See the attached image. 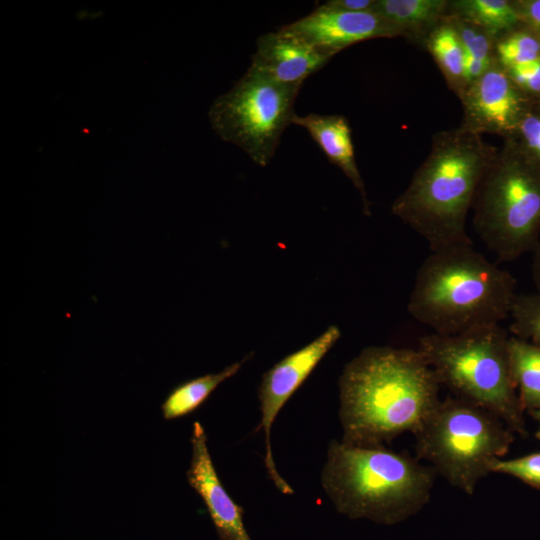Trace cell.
Listing matches in <instances>:
<instances>
[{
  "label": "cell",
  "instance_id": "9",
  "mask_svg": "<svg viewBox=\"0 0 540 540\" xmlns=\"http://www.w3.org/2000/svg\"><path fill=\"white\" fill-rule=\"evenodd\" d=\"M340 336L341 331L337 326H329L312 342L285 356L262 376L258 389L261 420L253 433L260 430L264 433V460L267 473L283 494L291 495L294 491L276 469L270 443L272 425L286 402L309 377Z\"/></svg>",
  "mask_w": 540,
  "mask_h": 540
},
{
  "label": "cell",
  "instance_id": "26",
  "mask_svg": "<svg viewBox=\"0 0 540 540\" xmlns=\"http://www.w3.org/2000/svg\"><path fill=\"white\" fill-rule=\"evenodd\" d=\"M522 23L526 24L540 38V0L512 1Z\"/></svg>",
  "mask_w": 540,
  "mask_h": 540
},
{
  "label": "cell",
  "instance_id": "18",
  "mask_svg": "<svg viewBox=\"0 0 540 540\" xmlns=\"http://www.w3.org/2000/svg\"><path fill=\"white\" fill-rule=\"evenodd\" d=\"M449 14L479 26L495 42L522 23L513 2L508 0H450Z\"/></svg>",
  "mask_w": 540,
  "mask_h": 540
},
{
  "label": "cell",
  "instance_id": "5",
  "mask_svg": "<svg viewBox=\"0 0 540 540\" xmlns=\"http://www.w3.org/2000/svg\"><path fill=\"white\" fill-rule=\"evenodd\" d=\"M508 338L500 324L451 335L432 332L420 338L418 350L440 385L492 412L512 432L525 435L524 410L509 364Z\"/></svg>",
  "mask_w": 540,
  "mask_h": 540
},
{
  "label": "cell",
  "instance_id": "1",
  "mask_svg": "<svg viewBox=\"0 0 540 540\" xmlns=\"http://www.w3.org/2000/svg\"><path fill=\"white\" fill-rule=\"evenodd\" d=\"M439 385L418 348L363 349L339 379L341 441L383 446L404 432L414 434L440 402Z\"/></svg>",
  "mask_w": 540,
  "mask_h": 540
},
{
  "label": "cell",
  "instance_id": "6",
  "mask_svg": "<svg viewBox=\"0 0 540 540\" xmlns=\"http://www.w3.org/2000/svg\"><path fill=\"white\" fill-rule=\"evenodd\" d=\"M475 232L498 259L510 262L540 241V164L515 138L505 139L484 174L472 209Z\"/></svg>",
  "mask_w": 540,
  "mask_h": 540
},
{
  "label": "cell",
  "instance_id": "8",
  "mask_svg": "<svg viewBox=\"0 0 540 540\" xmlns=\"http://www.w3.org/2000/svg\"><path fill=\"white\" fill-rule=\"evenodd\" d=\"M300 88L277 83L248 68L226 93L212 104L209 118L221 139L241 148L256 164L266 167L282 133L295 114Z\"/></svg>",
  "mask_w": 540,
  "mask_h": 540
},
{
  "label": "cell",
  "instance_id": "16",
  "mask_svg": "<svg viewBox=\"0 0 540 540\" xmlns=\"http://www.w3.org/2000/svg\"><path fill=\"white\" fill-rule=\"evenodd\" d=\"M507 348L521 406L535 415L540 411V346L511 335Z\"/></svg>",
  "mask_w": 540,
  "mask_h": 540
},
{
  "label": "cell",
  "instance_id": "30",
  "mask_svg": "<svg viewBox=\"0 0 540 540\" xmlns=\"http://www.w3.org/2000/svg\"><path fill=\"white\" fill-rule=\"evenodd\" d=\"M539 102H540V98H539Z\"/></svg>",
  "mask_w": 540,
  "mask_h": 540
},
{
  "label": "cell",
  "instance_id": "25",
  "mask_svg": "<svg viewBox=\"0 0 540 540\" xmlns=\"http://www.w3.org/2000/svg\"><path fill=\"white\" fill-rule=\"evenodd\" d=\"M505 69L522 91L540 98V59Z\"/></svg>",
  "mask_w": 540,
  "mask_h": 540
},
{
  "label": "cell",
  "instance_id": "21",
  "mask_svg": "<svg viewBox=\"0 0 540 540\" xmlns=\"http://www.w3.org/2000/svg\"><path fill=\"white\" fill-rule=\"evenodd\" d=\"M512 335L540 346V296L517 294L510 312Z\"/></svg>",
  "mask_w": 540,
  "mask_h": 540
},
{
  "label": "cell",
  "instance_id": "4",
  "mask_svg": "<svg viewBox=\"0 0 540 540\" xmlns=\"http://www.w3.org/2000/svg\"><path fill=\"white\" fill-rule=\"evenodd\" d=\"M435 471L384 446H352L332 440L322 486L336 510L350 519L400 523L429 502Z\"/></svg>",
  "mask_w": 540,
  "mask_h": 540
},
{
  "label": "cell",
  "instance_id": "15",
  "mask_svg": "<svg viewBox=\"0 0 540 540\" xmlns=\"http://www.w3.org/2000/svg\"><path fill=\"white\" fill-rule=\"evenodd\" d=\"M450 0H376L373 12L397 37L425 45L429 34L449 15Z\"/></svg>",
  "mask_w": 540,
  "mask_h": 540
},
{
  "label": "cell",
  "instance_id": "23",
  "mask_svg": "<svg viewBox=\"0 0 540 540\" xmlns=\"http://www.w3.org/2000/svg\"><path fill=\"white\" fill-rule=\"evenodd\" d=\"M490 470L491 473L513 476L533 488L540 489V452L514 459H496Z\"/></svg>",
  "mask_w": 540,
  "mask_h": 540
},
{
  "label": "cell",
  "instance_id": "27",
  "mask_svg": "<svg viewBox=\"0 0 540 540\" xmlns=\"http://www.w3.org/2000/svg\"><path fill=\"white\" fill-rule=\"evenodd\" d=\"M325 3L349 12H373L376 0H330Z\"/></svg>",
  "mask_w": 540,
  "mask_h": 540
},
{
  "label": "cell",
  "instance_id": "29",
  "mask_svg": "<svg viewBox=\"0 0 540 540\" xmlns=\"http://www.w3.org/2000/svg\"><path fill=\"white\" fill-rule=\"evenodd\" d=\"M535 416H536V418H537L538 421H539V425H538V428H537V430H536L535 436H536V438H537L538 440H540V411L537 412V413L535 414Z\"/></svg>",
  "mask_w": 540,
  "mask_h": 540
},
{
  "label": "cell",
  "instance_id": "19",
  "mask_svg": "<svg viewBox=\"0 0 540 540\" xmlns=\"http://www.w3.org/2000/svg\"><path fill=\"white\" fill-rule=\"evenodd\" d=\"M448 87L460 98L466 89L464 80V51L448 16L429 34L425 45Z\"/></svg>",
  "mask_w": 540,
  "mask_h": 540
},
{
  "label": "cell",
  "instance_id": "11",
  "mask_svg": "<svg viewBox=\"0 0 540 540\" xmlns=\"http://www.w3.org/2000/svg\"><path fill=\"white\" fill-rule=\"evenodd\" d=\"M280 29L330 58L365 40L397 37L391 26L375 12H349L326 3Z\"/></svg>",
  "mask_w": 540,
  "mask_h": 540
},
{
  "label": "cell",
  "instance_id": "24",
  "mask_svg": "<svg viewBox=\"0 0 540 540\" xmlns=\"http://www.w3.org/2000/svg\"><path fill=\"white\" fill-rule=\"evenodd\" d=\"M516 136H520V147L540 164V115L532 111L521 121Z\"/></svg>",
  "mask_w": 540,
  "mask_h": 540
},
{
  "label": "cell",
  "instance_id": "13",
  "mask_svg": "<svg viewBox=\"0 0 540 540\" xmlns=\"http://www.w3.org/2000/svg\"><path fill=\"white\" fill-rule=\"evenodd\" d=\"M331 58L303 40L279 29L260 36L250 67L285 86L303 82Z\"/></svg>",
  "mask_w": 540,
  "mask_h": 540
},
{
  "label": "cell",
  "instance_id": "20",
  "mask_svg": "<svg viewBox=\"0 0 540 540\" xmlns=\"http://www.w3.org/2000/svg\"><path fill=\"white\" fill-rule=\"evenodd\" d=\"M495 57L508 68L540 59V38L532 30L515 29L495 42Z\"/></svg>",
  "mask_w": 540,
  "mask_h": 540
},
{
  "label": "cell",
  "instance_id": "2",
  "mask_svg": "<svg viewBox=\"0 0 540 540\" xmlns=\"http://www.w3.org/2000/svg\"><path fill=\"white\" fill-rule=\"evenodd\" d=\"M498 148L458 126L433 135L430 151L391 213L420 235L430 251L472 242L467 216Z\"/></svg>",
  "mask_w": 540,
  "mask_h": 540
},
{
  "label": "cell",
  "instance_id": "12",
  "mask_svg": "<svg viewBox=\"0 0 540 540\" xmlns=\"http://www.w3.org/2000/svg\"><path fill=\"white\" fill-rule=\"evenodd\" d=\"M192 456L186 476L202 498L221 540H252L243 522L244 510L222 485L211 459L207 436L195 421L191 436Z\"/></svg>",
  "mask_w": 540,
  "mask_h": 540
},
{
  "label": "cell",
  "instance_id": "3",
  "mask_svg": "<svg viewBox=\"0 0 540 540\" xmlns=\"http://www.w3.org/2000/svg\"><path fill=\"white\" fill-rule=\"evenodd\" d=\"M516 280L472 242L432 250L420 265L407 304L433 333L451 335L510 317Z\"/></svg>",
  "mask_w": 540,
  "mask_h": 540
},
{
  "label": "cell",
  "instance_id": "22",
  "mask_svg": "<svg viewBox=\"0 0 540 540\" xmlns=\"http://www.w3.org/2000/svg\"><path fill=\"white\" fill-rule=\"evenodd\" d=\"M448 19L457 31L464 59L493 61L496 58L495 40L485 30L456 15L449 14Z\"/></svg>",
  "mask_w": 540,
  "mask_h": 540
},
{
  "label": "cell",
  "instance_id": "14",
  "mask_svg": "<svg viewBox=\"0 0 540 540\" xmlns=\"http://www.w3.org/2000/svg\"><path fill=\"white\" fill-rule=\"evenodd\" d=\"M291 123L306 129L329 161L352 182L360 194L364 214L370 216V202L355 160L352 131L347 118L335 114H294Z\"/></svg>",
  "mask_w": 540,
  "mask_h": 540
},
{
  "label": "cell",
  "instance_id": "17",
  "mask_svg": "<svg viewBox=\"0 0 540 540\" xmlns=\"http://www.w3.org/2000/svg\"><path fill=\"white\" fill-rule=\"evenodd\" d=\"M251 356L252 353L218 373L199 376L175 386L161 405L163 417L166 420H172L198 409L213 391L225 380L234 376Z\"/></svg>",
  "mask_w": 540,
  "mask_h": 540
},
{
  "label": "cell",
  "instance_id": "10",
  "mask_svg": "<svg viewBox=\"0 0 540 540\" xmlns=\"http://www.w3.org/2000/svg\"><path fill=\"white\" fill-rule=\"evenodd\" d=\"M463 117L460 127L472 133L515 138L529 109V99L497 61L462 96Z\"/></svg>",
  "mask_w": 540,
  "mask_h": 540
},
{
  "label": "cell",
  "instance_id": "7",
  "mask_svg": "<svg viewBox=\"0 0 540 540\" xmlns=\"http://www.w3.org/2000/svg\"><path fill=\"white\" fill-rule=\"evenodd\" d=\"M413 435L417 458L468 495L514 440L498 416L459 397L440 400Z\"/></svg>",
  "mask_w": 540,
  "mask_h": 540
},
{
  "label": "cell",
  "instance_id": "28",
  "mask_svg": "<svg viewBox=\"0 0 540 540\" xmlns=\"http://www.w3.org/2000/svg\"><path fill=\"white\" fill-rule=\"evenodd\" d=\"M532 276L536 288V294L540 296V241L533 250Z\"/></svg>",
  "mask_w": 540,
  "mask_h": 540
}]
</instances>
